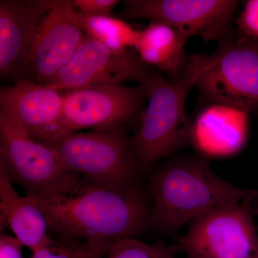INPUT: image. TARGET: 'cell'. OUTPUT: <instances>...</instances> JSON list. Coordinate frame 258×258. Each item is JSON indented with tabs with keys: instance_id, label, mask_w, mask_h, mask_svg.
Wrapping results in <instances>:
<instances>
[{
	"instance_id": "6da1fadb",
	"label": "cell",
	"mask_w": 258,
	"mask_h": 258,
	"mask_svg": "<svg viewBox=\"0 0 258 258\" xmlns=\"http://www.w3.org/2000/svg\"><path fill=\"white\" fill-rule=\"evenodd\" d=\"M30 196L49 227L68 242H115L152 227V208L141 183L116 189L85 181L71 192Z\"/></svg>"
},
{
	"instance_id": "7a4b0ae2",
	"label": "cell",
	"mask_w": 258,
	"mask_h": 258,
	"mask_svg": "<svg viewBox=\"0 0 258 258\" xmlns=\"http://www.w3.org/2000/svg\"><path fill=\"white\" fill-rule=\"evenodd\" d=\"M149 189L152 227L166 233H174L214 209L258 200V190L222 179L201 155L168 159L151 176Z\"/></svg>"
},
{
	"instance_id": "3957f363",
	"label": "cell",
	"mask_w": 258,
	"mask_h": 258,
	"mask_svg": "<svg viewBox=\"0 0 258 258\" xmlns=\"http://www.w3.org/2000/svg\"><path fill=\"white\" fill-rule=\"evenodd\" d=\"M202 104L223 103L249 113L258 109V43L237 37L208 55H190L186 71Z\"/></svg>"
},
{
	"instance_id": "277c9868",
	"label": "cell",
	"mask_w": 258,
	"mask_h": 258,
	"mask_svg": "<svg viewBox=\"0 0 258 258\" xmlns=\"http://www.w3.org/2000/svg\"><path fill=\"white\" fill-rule=\"evenodd\" d=\"M62 165L90 184L125 189L140 184L141 169L124 127L67 132L45 144Z\"/></svg>"
},
{
	"instance_id": "5b68a950",
	"label": "cell",
	"mask_w": 258,
	"mask_h": 258,
	"mask_svg": "<svg viewBox=\"0 0 258 258\" xmlns=\"http://www.w3.org/2000/svg\"><path fill=\"white\" fill-rule=\"evenodd\" d=\"M147 106L131 144L142 170L184 148L191 147L192 118L186 101L192 90L187 76L171 82L159 73L144 84Z\"/></svg>"
},
{
	"instance_id": "8992f818",
	"label": "cell",
	"mask_w": 258,
	"mask_h": 258,
	"mask_svg": "<svg viewBox=\"0 0 258 258\" xmlns=\"http://www.w3.org/2000/svg\"><path fill=\"white\" fill-rule=\"evenodd\" d=\"M0 173L27 195L49 197L77 189L85 180L66 169L50 147L0 111Z\"/></svg>"
},
{
	"instance_id": "52a82bcc",
	"label": "cell",
	"mask_w": 258,
	"mask_h": 258,
	"mask_svg": "<svg viewBox=\"0 0 258 258\" xmlns=\"http://www.w3.org/2000/svg\"><path fill=\"white\" fill-rule=\"evenodd\" d=\"M253 204L214 209L189 222L177 244L186 258H258Z\"/></svg>"
},
{
	"instance_id": "ba28073f",
	"label": "cell",
	"mask_w": 258,
	"mask_h": 258,
	"mask_svg": "<svg viewBox=\"0 0 258 258\" xmlns=\"http://www.w3.org/2000/svg\"><path fill=\"white\" fill-rule=\"evenodd\" d=\"M236 0H127L122 18L165 23L191 38L217 45L235 35Z\"/></svg>"
},
{
	"instance_id": "9c48e42d",
	"label": "cell",
	"mask_w": 258,
	"mask_h": 258,
	"mask_svg": "<svg viewBox=\"0 0 258 258\" xmlns=\"http://www.w3.org/2000/svg\"><path fill=\"white\" fill-rule=\"evenodd\" d=\"M156 73L132 49L112 50L86 34L74 56L47 86L66 91L87 86L123 85L127 81L144 85Z\"/></svg>"
},
{
	"instance_id": "30bf717a",
	"label": "cell",
	"mask_w": 258,
	"mask_h": 258,
	"mask_svg": "<svg viewBox=\"0 0 258 258\" xmlns=\"http://www.w3.org/2000/svg\"><path fill=\"white\" fill-rule=\"evenodd\" d=\"M62 92V134L120 128L140 111L147 100V89L142 84L87 86Z\"/></svg>"
},
{
	"instance_id": "8fae6325",
	"label": "cell",
	"mask_w": 258,
	"mask_h": 258,
	"mask_svg": "<svg viewBox=\"0 0 258 258\" xmlns=\"http://www.w3.org/2000/svg\"><path fill=\"white\" fill-rule=\"evenodd\" d=\"M76 13L72 1L54 0L39 29L26 79L48 86L69 62L86 36Z\"/></svg>"
},
{
	"instance_id": "7c38bea8",
	"label": "cell",
	"mask_w": 258,
	"mask_h": 258,
	"mask_svg": "<svg viewBox=\"0 0 258 258\" xmlns=\"http://www.w3.org/2000/svg\"><path fill=\"white\" fill-rule=\"evenodd\" d=\"M54 0L0 1V76L25 77L42 20Z\"/></svg>"
},
{
	"instance_id": "4fadbf2b",
	"label": "cell",
	"mask_w": 258,
	"mask_h": 258,
	"mask_svg": "<svg viewBox=\"0 0 258 258\" xmlns=\"http://www.w3.org/2000/svg\"><path fill=\"white\" fill-rule=\"evenodd\" d=\"M63 101L62 91L25 77L0 90V111L9 115L35 140L44 144L62 134Z\"/></svg>"
},
{
	"instance_id": "5bb4252c",
	"label": "cell",
	"mask_w": 258,
	"mask_h": 258,
	"mask_svg": "<svg viewBox=\"0 0 258 258\" xmlns=\"http://www.w3.org/2000/svg\"><path fill=\"white\" fill-rule=\"evenodd\" d=\"M249 113L223 103L204 104L192 119L191 147L205 158L233 157L248 138Z\"/></svg>"
},
{
	"instance_id": "9a60e30c",
	"label": "cell",
	"mask_w": 258,
	"mask_h": 258,
	"mask_svg": "<svg viewBox=\"0 0 258 258\" xmlns=\"http://www.w3.org/2000/svg\"><path fill=\"white\" fill-rule=\"evenodd\" d=\"M189 40L170 25L152 21L139 30L134 50L148 66L164 73L166 79L178 82L184 77L189 64L190 56L185 49Z\"/></svg>"
},
{
	"instance_id": "2e32d148",
	"label": "cell",
	"mask_w": 258,
	"mask_h": 258,
	"mask_svg": "<svg viewBox=\"0 0 258 258\" xmlns=\"http://www.w3.org/2000/svg\"><path fill=\"white\" fill-rule=\"evenodd\" d=\"M1 229L9 227L25 247L32 252L52 243L48 223L30 195L21 196L13 183L0 173Z\"/></svg>"
},
{
	"instance_id": "e0dca14e",
	"label": "cell",
	"mask_w": 258,
	"mask_h": 258,
	"mask_svg": "<svg viewBox=\"0 0 258 258\" xmlns=\"http://www.w3.org/2000/svg\"><path fill=\"white\" fill-rule=\"evenodd\" d=\"M76 19L86 35L96 39L112 50H134L138 39L139 30L134 29L125 20L111 16L93 18L83 15L78 11Z\"/></svg>"
},
{
	"instance_id": "ac0fdd59",
	"label": "cell",
	"mask_w": 258,
	"mask_h": 258,
	"mask_svg": "<svg viewBox=\"0 0 258 258\" xmlns=\"http://www.w3.org/2000/svg\"><path fill=\"white\" fill-rule=\"evenodd\" d=\"M113 242L52 241L32 252L31 258H105Z\"/></svg>"
},
{
	"instance_id": "d6986e66",
	"label": "cell",
	"mask_w": 258,
	"mask_h": 258,
	"mask_svg": "<svg viewBox=\"0 0 258 258\" xmlns=\"http://www.w3.org/2000/svg\"><path fill=\"white\" fill-rule=\"evenodd\" d=\"M180 252L177 244H149L130 237L113 242L105 258H176Z\"/></svg>"
},
{
	"instance_id": "ffe728a7",
	"label": "cell",
	"mask_w": 258,
	"mask_h": 258,
	"mask_svg": "<svg viewBox=\"0 0 258 258\" xmlns=\"http://www.w3.org/2000/svg\"><path fill=\"white\" fill-rule=\"evenodd\" d=\"M235 37L258 43V0L245 2L235 20Z\"/></svg>"
},
{
	"instance_id": "44dd1931",
	"label": "cell",
	"mask_w": 258,
	"mask_h": 258,
	"mask_svg": "<svg viewBox=\"0 0 258 258\" xmlns=\"http://www.w3.org/2000/svg\"><path fill=\"white\" fill-rule=\"evenodd\" d=\"M73 5L79 13L88 17H109L120 3L118 0H74Z\"/></svg>"
},
{
	"instance_id": "7402d4cb",
	"label": "cell",
	"mask_w": 258,
	"mask_h": 258,
	"mask_svg": "<svg viewBox=\"0 0 258 258\" xmlns=\"http://www.w3.org/2000/svg\"><path fill=\"white\" fill-rule=\"evenodd\" d=\"M23 247L16 237L5 233L0 235V258H24Z\"/></svg>"
},
{
	"instance_id": "603a6c76",
	"label": "cell",
	"mask_w": 258,
	"mask_h": 258,
	"mask_svg": "<svg viewBox=\"0 0 258 258\" xmlns=\"http://www.w3.org/2000/svg\"><path fill=\"white\" fill-rule=\"evenodd\" d=\"M252 209H253L254 214L258 213V203L257 206H254V205H252Z\"/></svg>"
}]
</instances>
